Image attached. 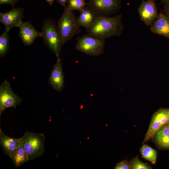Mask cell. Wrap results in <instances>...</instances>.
I'll return each mask as SVG.
<instances>
[{"label": "cell", "instance_id": "obj_1", "mask_svg": "<svg viewBox=\"0 0 169 169\" xmlns=\"http://www.w3.org/2000/svg\"><path fill=\"white\" fill-rule=\"evenodd\" d=\"M121 17L120 14L111 17L98 16L86 29L87 34L103 40L111 37L119 36L124 29Z\"/></svg>", "mask_w": 169, "mask_h": 169}, {"label": "cell", "instance_id": "obj_2", "mask_svg": "<svg viewBox=\"0 0 169 169\" xmlns=\"http://www.w3.org/2000/svg\"><path fill=\"white\" fill-rule=\"evenodd\" d=\"M42 33L41 37L45 45L56 55L57 58H59L63 45L61 35L55 22L50 19H45Z\"/></svg>", "mask_w": 169, "mask_h": 169}, {"label": "cell", "instance_id": "obj_3", "mask_svg": "<svg viewBox=\"0 0 169 169\" xmlns=\"http://www.w3.org/2000/svg\"><path fill=\"white\" fill-rule=\"evenodd\" d=\"M20 139L21 145L27 152L29 160L39 157L44 153L45 137L43 134L27 131Z\"/></svg>", "mask_w": 169, "mask_h": 169}, {"label": "cell", "instance_id": "obj_4", "mask_svg": "<svg viewBox=\"0 0 169 169\" xmlns=\"http://www.w3.org/2000/svg\"><path fill=\"white\" fill-rule=\"evenodd\" d=\"M57 24L63 45L81 32L80 27L77 23V18L73 11L66 6L64 8L63 14L58 21Z\"/></svg>", "mask_w": 169, "mask_h": 169}, {"label": "cell", "instance_id": "obj_5", "mask_svg": "<svg viewBox=\"0 0 169 169\" xmlns=\"http://www.w3.org/2000/svg\"><path fill=\"white\" fill-rule=\"evenodd\" d=\"M105 40L91 36L88 34L77 39V50L90 56H98L104 52Z\"/></svg>", "mask_w": 169, "mask_h": 169}, {"label": "cell", "instance_id": "obj_6", "mask_svg": "<svg viewBox=\"0 0 169 169\" xmlns=\"http://www.w3.org/2000/svg\"><path fill=\"white\" fill-rule=\"evenodd\" d=\"M21 102L22 99L14 93L9 82L5 79L0 85V116L5 109L13 107L15 109Z\"/></svg>", "mask_w": 169, "mask_h": 169}, {"label": "cell", "instance_id": "obj_7", "mask_svg": "<svg viewBox=\"0 0 169 169\" xmlns=\"http://www.w3.org/2000/svg\"><path fill=\"white\" fill-rule=\"evenodd\" d=\"M169 122V108H161L152 116L143 143L153 138L156 132L162 126Z\"/></svg>", "mask_w": 169, "mask_h": 169}, {"label": "cell", "instance_id": "obj_8", "mask_svg": "<svg viewBox=\"0 0 169 169\" xmlns=\"http://www.w3.org/2000/svg\"><path fill=\"white\" fill-rule=\"evenodd\" d=\"M88 4L98 16L108 17L119 10L121 3L120 0H89Z\"/></svg>", "mask_w": 169, "mask_h": 169}, {"label": "cell", "instance_id": "obj_9", "mask_svg": "<svg viewBox=\"0 0 169 169\" xmlns=\"http://www.w3.org/2000/svg\"><path fill=\"white\" fill-rule=\"evenodd\" d=\"M155 0H141L138 11L141 20L147 25H151L157 18L158 14Z\"/></svg>", "mask_w": 169, "mask_h": 169}, {"label": "cell", "instance_id": "obj_10", "mask_svg": "<svg viewBox=\"0 0 169 169\" xmlns=\"http://www.w3.org/2000/svg\"><path fill=\"white\" fill-rule=\"evenodd\" d=\"M24 9L13 8L10 11L0 13V22L5 26V29L9 31L15 27H18L23 22L24 16Z\"/></svg>", "mask_w": 169, "mask_h": 169}, {"label": "cell", "instance_id": "obj_11", "mask_svg": "<svg viewBox=\"0 0 169 169\" xmlns=\"http://www.w3.org/2000/svg\"><path fill=\"white\" fill-rule=\"evenodd\" d=\"M48 82L51 86L58 92H60L64 89V79L62 60L60 57L57 58L56 62L50 73Z\"/></svg>", "mask_w": 169, "mask_h": 169}, {"label": "cell", "instance_id": "obj_12", "mask_svg": "<svg viewBox=\"0 0 169 169\" xmlns=\"http://www.w3.org/2000/svg\"><path fill=\"white\" fill-rule=\"evenodd\" d=\"M18 28L19 37L25 45H31L37 38L41 37L42 32L36 30L30 22H23Z\"/></svg>", "mask_w": 169, "mask_h": 169}, {"label": "cell", "instance_id": "obj_13", "mask_svg": "<svg viewBox=\"0 0 169 169\" xmlns=\"http://www.w3.org/2000/svg\"><path fill=\"white\" fill-rule=\"evenodd\" d=\"M150 30L152 33L169 39V18L164 13L161 12L151 25Z\"/></svg>", "mask_w": 169, "mask_h": 169}, {"label": "cell", "instance_id": "obj_14", "mask_svg": "<svg viewBox=\"0 0 169 169\" xmlns=\"http://www.w3.org/2000/svg\"><path fill=\"white\" fill-rule=\"evenodd\" d=\"M0 143L4 152L9 157L12 152L21 146L20 139L7 136L0 128Z\"/></svg>", "mask_w": 169, "mask_h": 169}, {"label": "cell", "instance_id": "obj_15", "mask_svg": "<svg viewBox=\"0 0 169 169\" xmlns=\"http://www.w3.org/2000/svg\"><path fill=\"white\" fill-rule=\"evenodd\" d=\"M98 16L95 11L88 5L80 12V14L77 18V23L80 27H83L87 29L91 25Z\"/></svg>", "mask_w": 169, "mask_h": 169}, {"label": "cell", "instance_id": "obj_16", "mask_svg": "<svg viewBox=\"0 0 169 169\" xmlns=\"http://www.w3.org/2000/svg\"><path fill=\"white\" fill-rule=\"evenodd\" d=\"M154 138L157 145L160 148L169 150V124L162 126L156 132Z\"/></svg>", "mask_w": 169, "mask_h": 169}, {"label": "cell", "instance_id": "obj_17", "mask_svg": "<svg viewBox=\"0 0 169 169\" xmlns=\"http://www.w3.org/2000/svg\"><path fill=\"white\" fill-rule=\"evenodd\" d=\"M9 157L16 168L21 166L29 160L27 152L21 145L12 152Z\"/></svg>", "mask_w": 169, "mask_h": 169}, {"label": "cell", "instance_id": "obj_18", "mask_svg": "<svg viewBox=\"0 0 169 169\" xmlns=\"http://www.w3.org/2000/svg\"><path fill=\"white\" fill-rule=\"evenodd\" d=\"M140 151L142 158L155 164L157 157L156 151L146 144H144L141 148Z\"/></svg>", "mask_w": 169, "mask_h": 169}, {"label": "cell", "instance_id": "obj_19", "mask_svg": "<svg viewBox=\"0 0 169 169\" xmlns=\"http://www.w3.org/2000/svg\"><path fill=\"white\" fill-rule=\"evenodd\" d=\"M9 31L5 30L0 36V56L3 57L7 53L9 49Z\"/></svg>", "mask_w": 169, "mask_h": 169}, {"label": "cell", "instance_id": "obj_20", "mask_svg": "<svg viewBox=\"0 0 169 169\" xmlns=\"http://www.w3.org/2000/svg\"><path fill=\"white\" fill-rule=\"evenodd\" d=\"M66 6L70 9L74 11L78 10L80 12L82 11L86 5L84 0H68Z\"/></svg>", "mask_w": 169, "mask_h": 169}, {"label": "cell", "instance_id": "obj_21", "mask_svg": "<svg viewBox=\"0 0 169 169\" xmlns=\"http://www.w3.org/2000/svg\"><path fill=\"white\" fill-rule=\"evenodd\" d=\"M130 163L131 169H152V167L148 164L142 162L140 160L138 155L133 159Z\"/></svg>", "mask_w": 169, "mask_h": 169}, {"label": "cell", "instance_id": "obj_22", "mask_svg": "<svg viewBox=\"0 0 169 169\" xmlns=\"http://www.w3.org/2000/svg\"><path fill=\"white\" fill-rule=\"evenodd\" d=\"M115 169H131L130 163L127 160H123L116 164Z\"/></svg>", "mask_w": 169, "mask_h": 169}, {"label": "cell", "instance_id": "obj_23", "mask_svg": "<svg viewBox=\"0 0 169 169\" xmlns=\"http://www.w3.org/2000/svg\"><path fill=\"white\" fill-rule=\"evenodd\" d=\"M20 0H0V4H9L12 7Z\"/></svg>", "mask_w": 169, "mask_h": 169}, {"label": "cell", "instance_id": "obj_24", "mask_svg": "<svg viewBox=\"0 0 169 169\" xmlns=\"http://www.w3.org/2000/svg\"><path fill=\"white\" fill-rule=\"evenodd\" d=\"M163 11L164 13L169 19V4L165 5Z\"/></svg>", "mask_w": 169, "mask_h": 169}, {"label": "cell", "instance_id": "obj_25", "mask_svg": "<svg viewBox=\"0 0 169 169\" xmlns=\"http://www.w3.org/2000/svg\"><path fill=\"white\" fill-rule=\"evenodd\" d=\"M68 0H57L58 2L64 8L66 7V4L67 3Z\"/></svg>", "mask_w": 169, "mask_h": 169}, {"label": "cell", "instance_id": "obj_26", "mask_svg": "<svg viewBox=\"0 0 169 169\" xmlns=\"http://www.w3.org/2000/svg\"><path fill=\"white\" fill-rule=\"evenodd\" d=\"M161 3L164 5L169 4V0H160Z\"/></svg>", "mask_w": 169, "mask_h": 169}, {"label": "cell", "instance_id": "obj_27", "mask_svg": "<svg viewBox=\"0 0 169 169\" xmlns=\"http://www.w3.org/2000/svg\"><path fill=\"white\" fill-rule=\"evenodd\" d=\"M46 0L50 5H52L53 4L54 1V0Z\"/></svg>", "mask_w": 169, "mask_h": 169}, {"label": "cell", "instance_id": "obj_28", "mask_svg": "<svg viewBox=\"0 0 169 169\" xmlns=\"http://www.w3.org/2000/svg\"><path fill=\"white\" fill-rule=\"evenodd\" d=\"M168 124H169V122L168 123Z\"/></svg>", "mask_w": 169, "mask_h": 169}]
</instances>
